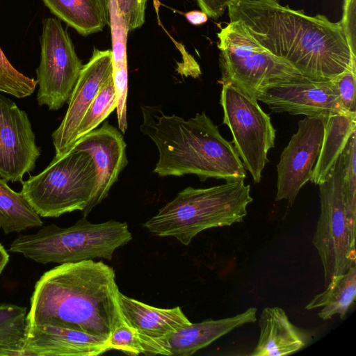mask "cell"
<instances>
[{"mask_svg":"<svg viewBox=\"0 0 356 356\" xmlns=\"http://www.w3.org/2000/svg\"><path fill=\"white\" fill-rule=\"evenodd\" d=\"M227 9L229 22H240L264 48L310 79L331 80L356 63L339 22L325 15L275 0H232Z\"/></svg>","mask_w":356,"mask_h":356,"instance_id":"cell-1","label":"cell"},{"mask_svg":"<svg viewBox=\"0 0 356 356\" xmlns=\"http://www.w3.org/2000/svg\"><path fill=\"white\" fill-rule=\"evenodd\" d=\"M113 268L85 260L60 264L35 284L26 325L50 323L108 339L127 325Z\"/></svg>","mask_w":356,"mask_h":356,"instance_id":"cell-2","label":"cell"},{"mask_svg":"<svg viewBox=\"0 0 356 356\" xmlns=\"http://www.w3.org/2000/svg\"><path fill=\"white\" fill-rule=\"evenodd\" d=\"M142 134L159 152L153 172L160 177L195 175L226 181L243 180L246 170L232 142L225 140L204 112L185 120L159 106L142 105Z\"/></svg>","mask_w":356,"mask_h":356,"instance_id":"cell-3","label":"cell"},{"mask_svg":"<svg viewBox=\"0 0 356 356\" xmlns=\"http://www.w3.org/2000/svg\"><path fill=\"white\" fill-rule=\"evenodd\" d=\"M250 186L243 180L205 188L188 186L144 224L159 236H172L188 245L201 232L241 222L252 202Z\"/></svg>","mask_w":356,"mask_h":356,"instance_id":"cell-4","label":"cell"},{"mask_svg":"<svg viewBox=\"0 0 356 356\" xmlns=\"http://www.w3.org/2000/svg\"><path fill=\"white\" fill-rule=\"evenodd\" d=\"M131 239L127 222L110 220L92 223L83 216L68 227L51 224L35 233L19 234L9 251L41 264L110 260L116 249Z\"/></svg>","mask_w":356,"mask_h":356,"instance_id":"cell-5","label":"cell"},{"mask_svg":"<svg viewBox=\"0 0 356 356\" xmlns=\"http://www.w3.org/2000/svg\"><path fill=\"white\" fill-rule=\"evenodd\" d=\"M217 35L222 85L231 84L257 100L268 88L309 79L264 48L240 22H229Z\"/></svg>","mask_w":356,"mask_h":356,"instance_id":"cell-6","label":"cell"},{"mask_svg":"<svg viewBox=\"0 0 356 356\" xmlns=\"http://www.w3.org/2000/svg\"><path fill=\"white\" fill-rule=\"evenodd\" d=\"M22 184L21 193L40 216L81 211L86 217L96 185L94 161L88 152L71 149Z\"/></svg>","mask_w":356,"mask_h":356,"instance_id":"cell-7","label":"cell"},{"mask_svg":"<svg viewBox=\"0 0 356 356\" xmlns=\"http://www.w3.org/2000/svg\"><path fill=\"white\" fill-rule=\"evenodd\" d=\"M341 154L318 184L320 216L312 243L319 255L326 286L334 275L346 273L356 264L355 235L348 226L342 194Z\"/></svg>","mask_w":356,"mask_h":356,"instance_id":"cell-8","label":"cell"},{"mask_svg":"<svg viewBox=\"0 0 356 356\" xmlns=\"http://www.w3.org/2000/svg\"><path fill=\"white\" fill-rule=\"evenodd\" d=\"M222 86L223 124L230 129L232 143L245 169L254 182L259 183L268 162V152L275 146V129L257 99L231 84Z\"/></svg>","mask_w":356,"mask_h":356,"instance_id":"cell-9","label":"cell"},{"mask_svg":"<svg viewBox=\"0 0 356 356\" xmlns=\"http://www.w3.org/2000/svg\"><path fill=\"white\" fill-rule=\"evenodd\" d=\"M40 45V63L36 70L37 101L40 106L56 111L68 101L83 65L58 18L43 19Z\"/></svg>","mask_w":356,"mask_h":356,"instance_id":"cell-10","label":"cell"},{"mask_svg":"<svg viewBox=\"0 0 356 356\" xmlns=\"http://www.w3.org/2000/svg\"><path fill=\"white\" fill-rule=\"evenodd\" d=\"M324 134V118L306 117L283 149L277 165L275 201L291 206L302 187L310 180Z\"/></svg>","mask_w":356,"mask_h":356,"instance_id":"cell-11","label":"cell"},{"mask_svg":"<svg viewBox=\"0 0 356 356\" xmlns=\"http://www.w3.org/2000/svg\"><path fill=\"white\" fill-rule=\"evenodd\" d=\"M40 154L27 113L0 95V177L22 182Z\"/></svg>","mask_w":356,"mask_h":356,"instance_id":"cell-12","label":"cell"},{"mask_svg":"<svg viewBox=\"0 0 356 356\" xmlns=\"http://www.w3.org/2000/svg\"><path fill=\"white\" fill-rule=\"evenodd\" d=\"M112 51L95 48L88 62L83 65L67 101L65 115L51 135L55 156H62L72 149L82 118L102 86L112 76Z\"/></svg>","mask_w":356,"mask_h":356,"instance_id":"cell-13","label":"cell"},{"mask_svg":"<svg viewBox=\"0 0 356 356\" xmlns=\"http://www.w3.org/2000/svg\"><path fill=\"white\" fill-rule=\"evenodd\" d=\"M257 101L275 113L325 118L334 113H350L343 108L331 80L306 79L265 90ZM353 114V113H352Z\"/></svg>","mask_w":356,"mask_h":356,"instance_id":"cell-14","label":"cell"},{"mask_svg":"<svg viewBox=\"0 0 356 356\" xmlns=\"http://www.w3.org/2000/svg\"><path fill=\"white\" fill-rule=\"evenodd\" d=\"M122 133L106 121L77 140L72 149L88 152L96 170V185L90 205L92 209L108 195L113 185L127 166V144Z\"/></svg>","mask_w":356,"mask_h":356,"instance_id":"cell-15","label":"cell"},{"mask_svg":"<svg viewBox=\"0 0 356 356\" xmlns=\"http://www.w3.org/2000/svg\"><path fill=\"white\" fill-rule=\"evenodd\" d=\"M110 350L106 338L41 323L26 325L23 356H95Z\"/></svg>","mask_w":356,"mask_h":356,"instance_id":"cell-16","label":"cell"},{"mask_svg":"<svg viewBox=\"0 0 356 356\" xmlns=\"http://www.w3.org/2000/svg\"><path fill=\"white\" fill-rule=\"evenodd\" d=\"M119 304L125 323L138 335L143 354L150 355L159 342L191 323L179 307L157 308L121 292L119 293Z\"/></svg>","mask_w":356,"mask_h":356,"instance_id":"cell-17","label":"cell"},{"mask_svg":"<svg viewBox=\"0 0 356 356\" xmlns=\"http://www.w3.org/2000/svg\"><path fill=\"white\" fill-rule=\"evenodd\" d=\"M257 312L256 307H250L234 316L191 323L159 342L152 349L151 355H192L232 330L254 323L257 321Z\"/></svg>","mask_w":356,"mask_h":356,"instance_id":"cell-18","label":"cell"},{"mask_svg":"<svg viewBox=\"0 0 356 356\" xmlns=\"http://www.w3.org/2000/svg\"><path fill=\"white\" fill-rule=\"evenodd\" d=\"M259 327V339L251 356L289 355L305 348L312 340L311 334L294 325L279 307L264 308Z\"/></svg>","mask_w":356,"mask_h":356,"instance_id":"cell-19","label":"cell"},{"mask_svg":"<svg viewBox=\"0 0 356 356\" xmlns=\"http://www.w3.org/2000/svg\"><path fill=\"white\" fill-rule=\"evenodd\" d=\"M106 2L113 42L112 78L116 95L118 124L120 131L124 134L127 129L128 71L126 42L129 30L115 0H106Z\"/></svg>","mask_w":356,"mask_h":356,"instance_id":"cell-20","label":"cell"},{"mask_svg":"<svg viewBox=\"0 0 356 356\" xmlns=\"http://www.w3.org/2000/svg\"><path fill=\"white\" fill-rule=\"evenodd\" d=\"M355 130L356 114L334 113L324 118L323 138L310 181L318 185L325 180Z\"/></svg>","mask_w":356,"mask_h":356,"instance_id":"cell-21","label":"cell"},{"mask_svg":"<svg viewBox=\"0 0 356 356\" xmlns=\"http://www.w3.org/2000/svg\"><path fill=\"white\" fill-rule=\"evenodd\" d=\"M356 297V264L346 273L334 275L323 292L315 295L305 306L307 310L321 308V319L328 320L334 315L344 319Z\"/></svg>","mask_w":356,"mask_h":356,"instance_id":"cell-22","label":"cell"},{"mask_svg":"<svg viewBox=\"0 0 356 356\" xmlns=\"http://www.w3.org/2000/svg\"><path fill=\"white\" fill-rule=\"evenodd\" d=\"M60 20L87 36L107 25L99 0H42Z\"/></svg>","mask_w":356,"mask_h":356,"instance_id":"cell-23","label":"cell"},{"mask_svg":"<svg viewBox=\"0 0 356 356\" xmlns=\"http://www.w3.org/2000/svg\"><path fill=\"white\" fill-rule=\"evenodd\" d=\"M42 224L39 214L21 192H15L0 178V227L4 233L20 232Z\"/></svg>","mask_w":356,"mask_h":356,"instance_id":"cell-24","label":"cell"},{"mask_svg":"<svg viewBox=\"0 0 356 356\" xmlns=\"http://www.w3.org/2000/svg\"><path fill=\"white\" fill-rule=\"evenodd\" d=\"M342 194L348 226L356 234V130L350 136L341 154Z\"/></svg>","mask_w":356,"mask_h":356,"instance_id":"cell-25","label":"cell"},{"mask_svg":"<svg viewBox=\"0 0 356 356\" xmlns=\"http://www.w3.org/2000/svg\"><path fill=\"white\" fill-rule=\"evenodd\" d=\"M117 108L112 76L102 86L82 118L75 133L74 143L104 121Z\"/></svg>","mask_w":356,"mask_h":356,"instance_id":"cell-26","label":"cell"},{"mask_svg":"<svg viewBox=\"0 0 356 356\" xmlns=\"http://www.w3.org/2000/svg\"><path fill=\"white\" fill-rule=\"evenodd\" d=\"M26 332V307L0 304V341L24 348Z\"/></svg>","mask_w":356,"mask_h":356,"instance_id":"cell-27","label":"cell"},{"mask_svg":"<svg viewBox=\"0 0 356 356\" xmlns=\"http://www.w3.org/2000/svg\"><path fill=\"white\" fill-rule=\"evenodd\" d=\"M37 84L35 79L15 69L0 47V92L24 98L34 92Z\"/></svg>","mask_w":356,"mask_h":356,"instance_id":"cell-28","label":"cell"},{"mask_svg":"<svg viewBox=\"0 0 356 356\" xmlns=\"http://www.w3.org/2000/svg\"><path fill=\"white\" fill-rule=\"evenodd\" d=\"M332 81L344 110L356 114V63L352 64L346 70L333 78Z\"/></svg>","mask_w":356,"mask_h":356,"instance_id":"cell-29","label":"cell"},{"mask_svg":"<svg viewBox=\"0 0 356 356\" xmlns=\"http://www.w3.org/2000/svg\"><path fill=\"white\" fill-rule=\"evenodd\" d=\"M108 341L111 350L115 349L130 355H138L143 351L137 332L127 325L116 328Z\"/></svg>","mask_w":356,"mask_h":356,"instance_id":"cell-30","label":"cell"},{"mask_svg":"<svg viewBox=\"0 0 356 356\" xmlns=\"http://www.w3.org/2000/svg\"><path fill=\"white\" fill-rule=\"evenodd\" d=\"M115 1L129 31L139 29L143 25L147 0H115Z\"/></svg>","mask_w":356,"mask_h":356,"instance_id":"cell-31","label":"cell"},{"mask_svg":"<svg viewBox=\"0 0 356 356\" xmlns=\"http://www.w3.org/2000/svg\"><path fill=\"white\" fill-rule=\"evenodd\" d=\"M342 11L339 22L351 54L356 58V0H343Z\"/></svg>","mask_w":356,"mask_h":356,"instance_id":"cell-32","label":"cell"},{"mask_svg":"<svg viewBox=\"0 0 356 356\" xmlns=\"http://www.w3.org/2000/svg\"><path fill=\"white\" fill-rule=\"evenodd\" d=\"M201 10L205 13L208 17L213 19H219L227 8L228 3L232 0H195Z\"/></svg>","mask_w":356,"mask_h":356,"instance_id":"cell-33","label":"cell"},{"mask_svg":"<svg viewBox=\"0 0 356 356\" xmlns=\"http://www.w3.org/2000/svg\"><path fill=\"white\" fill-rule=\"evenodd\" d=\"M0 356H23V346L0 341Z\"/></svg>","mask_w":356,"mask_h":356,"instance_id":"cell-34","label":"cell"},{"mask_svg":"<svg viewBox=\"0 0 356 356\" xmlns=\"http://www.w3.org/2000/svg\"><path fill=\"white\" fill-rule=\"evenodd\" d=\"M185 17L188 22L193 25L204 24L208 19L207 15L202 10L189 11L185 14Z\"/></svg>","mask_w":356,"mask_h":356,"instance_id":"cell-35","label":"cell"},{"mask_svg":"<svg viewBox=\"0 0 356 356\" xmlns=\"http://www.w3.org/2000/svg\"><path fill=\"white\" fill-rule=\"evenodd\" d=\"M9 260V255L4 247L0 243V274L6 268Z\"/></svg>","mask_w":356,"mask_h":356,"instance_id":"cell-36","label":"cell"},{"mask_svg":"<svg viewBox=\"0 0 356 356\" xmlns=\"http://www.w3.org/2000/svg\"><path fill=\"white\" fill-rule=\"evenodd\" d=\"M275 1H279L280 0H275Z\"/></svg>","mask_w":356,"mask_h":356,"instance_id":"cell-37","label":"cell"}]
</instances>
